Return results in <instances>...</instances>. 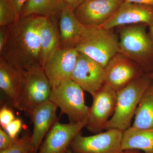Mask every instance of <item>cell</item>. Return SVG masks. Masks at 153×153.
I'll return each mask as SVG.
<instances>
[{
	"label": "cell",
	"instance_id": "6da1fadb",
	"mask_svg": "<svg viewBox=\"0 0 153 153\" xmlns=\"http://www.w3.org/2000/svg\"><path fill=\"white\" fill-rule=\"evenodd\" d=\"M45 17H22L9 26L7 44L1 57L23 72L42 67L39 30Z\"/></svg>",
	"mask_w": 153,
	"mask_h": 153
},
{
	"label": "cell",
	"instance_id": "7a4b0ae2",
	"mask_svg": "<svg viewBox=\"0 0 153 153\" xmlns=\"http://www.w3.org/2000/svg\"><path fill=\"white\" fill-rule=\"evenodd\" d=\"M152 82V79L145 74L117 91L115 110L105 129H116L124 131L131 126L132 120L140 100Z\"/></svg>",
	"mask_w": 153,
	"mask_h": 153
},
{
	"label": "cell",
	"instance_id": "3957f363",
	"mask_svg": "<svg viewBox=\"0 0 153 153\" xmlns=\"http://www.w3.org/2000/svg\"><path fill=\"white\" fill-rule=\"evenodd\" d=\"M143 24L128 25L120 31V53L134 60L145 74L153 71V41Z\"/></svg>",
	"mask_w": 153,
	"mask_h": 153
},
{
	"label": "cell",
	"instance_id": "277c9868",
	"mask_svg": "<svg viewBox=\"0 0 153 153\" xmlns=\"http://www.w3.org/2000/svg\"><path fill=\"white\" fill-rule=\"evenodd\" d=\"M100 27H87L86 32L75 47L105 67L120 52L119 38L111 30Z\"/></svg>",
	"mask_w": 153,
	"mask_h": 153
},
{
	"label": "cell",
	"instance_id": "5b68a950",
	"mask_svg": "<svg viewBox=\"0 0 153 153\" xmlns=\"http://www.w3.org/2000/svg\"><path fill=\"white\" fill-rule=\"evenodd\" d=\"M84 91L71 78L52 88L49 100L68 117L69 123L87 120L89 107L85 103Z\"/></svg>",
	"mask_w": 153,
	"mask_h": 153
},
{
	"label": "cell",
	"instance_id": "8992f818",
	"mask_svg": "<svg viewBox=\"0 0 153 153\" xmlns=\"http://www.w3.org/2000/svg\"><path fill=\"white\" fill-rule=\"evenodd\" d=\"M52 90L43 67L24 71L20 94L14 107L27 115L36 107L49 100Z\"/></svg>",
	"mask_w": 153,
	"mask_h": 153
},
{
	"label": "cell",
	"instance_id": "52a82bcc",
	"mask_svg": "<svg viewBox=\"0 0 153 153\" xmlns=\"http://www.w3.org/2000/svg\"><path fill=\"white\" fill-rule=\"evenodd\" d=\"M80 132L71 143L75 153H120L123 131L116 129L107 130L89 136Z\"/></svg>",
	"mask_w": 153,
	"mask_h": 153
},
{
	"label": "cell",
	"instance_id": "ba28073f",
	"mask_svg": "<svg viewBox=\"0 0 153 153\" xmlns=\"http://www.w3.org/2000/svg\"><path fill=\"white\" fill-rule=\"evenodd\" d=\"M92 105L89 107L87 123L85 127L94 134L102 132L115 110L117 91L104 84L92 97Z\"/></svg>",
	"mask_w": 153,
	"mask_h": 153
},
{
	"label": "cell",
	"instance_id": "9c48e42d",
	"mask_svg": "<svg viewBox=\"0 0 153 153\" xmlns=\"http://www.w3.org/2000/svg\"><path fill=\"white\" fill-rule=\"evenodd\" d=\"M145 74L139 64L119 52L104 67V84L117 91Z\"/></svg>",
	"mask_w": 153,
	"mask_h": 153
},
{
	"label": "cell",
	"instance_id": "30bf717a",
	"mask_svg": "<svg viewBox=\"0 0 153 153\" xmlns=\"http://www.w3.org/2000/svg\"><path fill=\"white\" fill-rule=\"evenodd\" d=\"M104 74L102 65L79 52L71 79L92 97L104 85Z\"/></svg>",
	"mask_w": 153,
	"mask_h": 153
},
{
	"label": "cell",
	"instance_id": "8fae6325",
	"mask_svg": "<svg viewBox=\"0 0 153 153\" xmlns=\"http://www.w3.org/2000/svg\"><path fill=\"white\" fill-rule=\"evenodd\" d=\"M124 0H84L74 13L86 27H100L114 15Z\"/></svg>",
	"mask_w": 153,
	"mask_h": 153
},
{
	"label": "cell",
	"instance_id": "7c38bea8",
	"mask_svg": "<svg viewBox=\"0 0 153 153\" xmlns=\"http://www.w3.org/2000/svg\"><path fill=\"white\" fill-rule=\"evenodd\" d=\"M87 120L82 122L63 124L57 122L46 135L38 153H66L76 136Z\"/></svg>",
	"mask_w": 153,
	"mask_h": 153
},
{
	"label": "cell",
	"instance_id": "4fadbf2b",
	"mask_svg": "<svg viewBox=\"0 0 153 153\" xmlns=\"http://www.w3.org/2000/svg\"><path fill=\"white\" fill-rule=\"evenodd\" d=\"M143 24L149 28L153 25V6L124 1L101 28L106 30L125 25Z\"/></svg>",
	"mask_w": 153,
	"mask_h": 153
},
{
	"label": "cell",
	"instance_id": "5bb4252c",
	"mask_svg": "<svg viewBox=\"0 0 153 153\" xmlns=\"http://www.w3.org/2000/svg\"><path fill=\"white\" fill-rule=\"evenodd\" d=\"M79 52L75 48H60L43 68L52 88L71 78Z\"/></svg>",
	"mask_w": 153,
	"mask_h": 153
},
{
	"label": "cell",
	"instance_id": "9a60e30c",
	"mask_svg": "<svg viewBox=\"0 0 153 153\" xmlns=\"http://www.w3.org/2000/svg\"><path fill=\"white\" fill-rule=\"evenodd\" d=\"M57 108L54 103L48 100L36 107L27 115L34 126L31 143L34 153L37 152L42 140L57 121Z\"/></svg>",
	"mask_w": 153,
	"mask_h": 153
},
{
	"label": "cell",
	"instance_id": "2e32d148",
	"mask_svg": "<svg viewBox=\"0 0 153 153\" xmlns=\"http://www.w3.org/2000/svg\"><path fill=\"white\" fill-rule=\"evenodd\" d=\"M58 29L61 48H75L85 34L87 27L78 20L74 11L66 6L59 16Z\"/></svg>",
	"mask_w": 153,
	"mask_h": 153
},
{
	"label": "cell",
	"instance_id": "e0dca14e",
	"mask_svg": "<svg viewBox=\"0 0 153 153\" xmlns=\"http://www.w3.org/2000/svg\"><path fill=\"white\" fill-rule=\"evenodd\" d=\"M42 67L61 48L59 29L53 19L45 17L39 30Z\"/></svg>",
	"mask_w": 153,
	"mask_h": 153
},
{
	"label": "cell",
	"instance_id": "ac0fdd59",
	"mask_svg": "<svg viewBox=\"0 0 153 153\" xmlns=\"http://www.w3.org/2000/svg\"><path fill=\"white\" fill-rule=\"evenodd\" d=\"M22 79L23 71L0 57V88L13 107L19 97Z\"/></svg>",
	"mask_w": 153,
	"mask_h": 153
},
{
	"label": "cell",
	"instance_id": "d6986e66",
	"mask_svg": "<svg viewBox=\"0 0 153 153\" xmlns=\"http://www.w3.org/2000/svg\"><path fill=\"white\" fill-rule=\"evenodd\" d=\"M122 150H137L153 153V128L138 129L131 127L123 131Z\"/></svg>",
	"mask_w": 153,
	"mask_h": 153
},
{
	"label": "cell",
	"instance_id": "ffe728a7",
	"mask_svg": "<svg viewBox=\"0 0 153 153\" xmlns=\"http://www.w3.org/2000/svg\"><path fill=\"white\" fill-rule=\"evenodd\" d=\"M66 6L64 0H28L21 17L39 15L53 19L59 17Z\"/></svg>",
	"mask_w": 153,
	"mask_h": 153
},
{
	"label": "cell",
	"instance_id": "44dd1931",
	"mask_svg": "<svg viewBox=\"0 0 153 153\" xmlns=\"http://www.w3.org/2000/svg\"><path fill=\"white\" fill-rule=\"evenodd\" d=\"M131 127L138 129L153 128V80L142 97Z\"/></svg>",
	"mask_w": 153,
	"mask_h": 153
},
{
	"label": "cell",
	"instance_id": "7402d4cb",
	"mask_svg": "<svg viewBox=\"0 0 153 153\" xmlns=\"http://www.w3.org/2000/svg\"><path fill=\"white\" fill-rule=\"evenodd\" d=\"M19 19L10 0H0V27H9Z\"/></svg>",
	"mask_w": 153,
	"mask_h": 153
},
{
	"label": "cell",
	"instance_id": "603a6c76",
	"mask_svg": "<svg viewBox=\"0 0 153 153\" xmlns=\"http://www.w3.org/2000/svg\"><path fill=\"white\" fill-rule=\"evenodd\" d=\"M34 152L31 143V136L19 138L16 142L6 149L0 151V153H31Z\"/></svg>",
	"mask_w": 153,
	"mask_h": 153
},
{
	"label": "cell",
	"instance_id": "cb8c5ba5",
	"mask_svg": "<svg viewBox=\"0 0 153 153\" xmlns=\"http://www.w3.org/2000/svg\"><path fill=\"white\" fill-rule=\"evenodd\" d=\"M16 119L12 110L6 106L2 107L0 110V125L4 129L8 125Z\"/></svg>",
	"mask_w": 153,
	"mask_h": 153
},
{
	"label": "cell",
	"instance_id": "d4e9b609",
	"mask_svg": "<svg viewBox=\"0 0 153 153\" xmlns=\"http://www.w3.org/2000/svg\"><path fill=\"white\" fill-rule=\"evenodd\" d=\"M22 122L21 119H15L12 122L8 125L4 129L5 131L9 135L13 138L18 137V134L22 129Z\"/></svg>",
	"mask_w": 153,
	"mask_h": 153
},
{
	"label": "cell",
	"instance_id": "484cf974",
	"mask_svg": "<svg viewBox=\"0 0 153 153\" xmlns=\"http://www.w3.org/2000/svg\"><path fill=\"white\" fill-rule=\"evenodd\" d=\"M19 138H13L9 135L5 131L0 128V151L7 149L14 144Z\"/></svg>",
	"mask_w": 153,
	"mask_h": 153
},
{
	"label": "cell",
	"instance_id": "4316f807",
	"mask_svg": "<svg viewBox=\"0 0 153 153\" xmlns=\"http://www.w3.org/2000/svg\"><path fill=\"white\" fill-rule=\"evenodd\" d=\"M9 27H0V56H2L8 40Z\"/></svg>",
	"mask_w": 153,
	"mask_h": 153
},
{
	"label": "cell",
	"instance_id": "83f0119b",
	"mask_svg": "<svg viewBox=\"0 0 153 153\" xmlns=\"http://www.w3.org/2000/svg\"><path fill=\"white\" fill-rule=\"evenodd\" d=\"M10 1L13 4L17 15L20 18L23 9L28 0H10Z\"/></svg>",
	"mask_w": 153,
	"mask_h": 153
},
{
	"label": "cell",
	"instance_id": "f1b7e54d",
	"mask_svg": "<svg viewBox=\"0 0 153 153\" xmlns=\"http://www.w3.org/2000/svg\"><path fill=\"white\" fill-rule=\"evenodd\" d=\"M84 0H64L66 6L74 10Z\"/></svg>",
	"mask_w": 153,
	"mask_h": 153
},
{
	"label": "cell",
	"instance_id": "f546056e",
	"mask_svg": "<svg viewBox=\"0 0 153 153\" xmlns=\"http://www.w3.org/2000/svg\"><path fill=\"white\" fill-rule=\"evenodd\" d=\"M124 1L127 2L153 6V0H124Z\"/></svg>",
	"mask_w": 153,
	"mask_h": 153
},
{
	"label": "cell",
	"instance_id": "4dcf8cb0",
	"mask_svg": "<svg viewBox=\"0 0 153 153\" xmlns=\"http://www.w3.org/2000/svg\"><path fill=\"white\" fill-rule=\"evenodd\" d=\"M120 153H140V151L137 150H126L123 151Z\"/></svg>",
	"mask_w": 153,
	"mask_h": 153
},
{
	"label": "cell",
	"instance_id": "1f68e13d",
	"mask_svg": "<svg viewBox=\"0 0 153 153\" xmlns=\"http://www.w3.org/2000/svg\"><path fill=\"white\" fill-rule=\"evenodd\" d=\"M151 38L152 39L153 41V25L152 27H150L149 33Z\"/></svg>",
	"mask_w": 153,
	"mask_h": 153
},
{
	"label": "cell",
	"instance_id": "d6a6232c",
	"mask_svg": "<svg viewBox=\"0 0 153 153\" xmlns=\"http://www.w3.org/2000/svg\"><path fill=\"white\" fill-rule=\"evenodd\" d=\"M146 75L149 78H150L152 80H153V71H152V72H151V73H149V74H146Z\"/></svg>",
	"mask_w": 153,
	"mask_h": 153
},
{
	"label": "cell",
	"instance_id": "836d02e7",
	"mask_svg": "<svg viewBox=\"0 0 153 153\" xmlns=\"http://www.w3.org/2000/svg\"><path fill=\"white\" fill-rule=\"evenodd\" d=\"M74 153V152H73L72 150H71L69 149H68V150L67 151V153Z\"/></svg>",
	"mask_w": 153,
	"mask_h": 153
},
{
	"label": "cell",
	"instance_id": "e575fe53",
	"mask_svg": "<svg viewBox=\"0 0 153 153\" xmlns=\"http://www.w3.org/2000/svg\"></svg>",
	"mask_w": 153,
	"mask_h": 153
}]
</instances>
